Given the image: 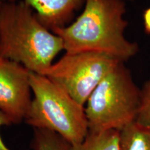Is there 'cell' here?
<instances>
[{"label":"cell","instance_id":"1","mask_svg":"<svg viewBox=\"0 0 150 150\" xmlns=\"http://www.w3.org/2000/svg\"><path fill=\"white\" fill-rule=\"evenodd\" d=\"M126 11L125 0H85L76 20L52 31L61 38L65 53L97 52L125 63L139 51L125 35Z\"/></svg>","mask_w":150,"mask_h":150},{"label":"cell","instance_id":"2","mask_svg":"<svg viewBox=\"0 0 150 150\" xmlns=\"http://www.w3.org/2000/svg\"><path fill=\"white\" fill-rule=\"evenodd\" d=\"M63 50L61 38L43 24L28 4L21 0L1 1L0 59L43 74Z\"/></svg>","mask_w":150,"mask_h":150},{"label":"cell","instance_id":"3","mask_svg":"<svg viewBox=\"0 0 150 150\" xmlns=\"http://www.w3.org/2000/svg\"><path fill=\"white\" fill-rule=\"evenodd\" d=\"M30 83L33 98L25 122L54 131L72 145L83 141L89 131L85 106L45 75L31 72Z\"/></svg>","mask_w":150,"mask_h":150},{"label":"cell","instance_id":"4","mask_svg":"<svg viewBox=\"0 0 150 150\" xmlns=\"http://www.w3.org/2000/svg\"><path fill=\"white\" fill-rule=\"evenodd\" d=\"M140 88L120 62L95 89L85 105L89 131H120L136 121Z\"/></svg>","mask_w":150,"mask_h":150},{"label":"cell","instance_id":"5","mask_svg":"<svg viewBox=\"0 0 150 150\" xmlns=\"http://www.w3.org/2000/svg\"><path fill=\"white\" fill-rule=\"evenodd\" d=\"M120 62L112 56L97 52L65 53L43 74L85 106L97 86Z\"/></svg>","mask_w":150,"mask_h":150},{"label":"cell","instance_id":"6","mask_svg":"<svg viewBox=\"0 0 150 150\" xmlns=\"http://www.w3.org/2000/svg\"><path fill=\"white\" fill-rule=\"evenodd\" d=\"M31 72L23 65L0 59V111L11 124L25 120L31 100Z\"/></svg>","mask_w":150,"mask_h":150},{"label":"cell","instance_id":"7","mask_svg":"<svg viewBox=\"0 0 150 150\" xmlns=\"http://www.w3.org/2000/svg\"><path fill=\"white\" fill-rule=\"evenodd\" d=\"M18 1V0H1ZM28 4L38 18L51 31L65 27L74 16L75 12L84 5L85 0H21ZM127 1V0H125Z\"/></svg>","mask_w":150,"mask_h":150},{"label":"cell","instance_id":"8","mask_svg":"<svg viewBox=\"0 0 150 150\" xmlns=\"http://www.w3.org/2000/svg\"><path fill=\"white\" fill-rule=\"evenodd\" d=\"M120 131H88L85 139L72 150H119Z\"/></svg>","mask_w":150,"mask_h":150},{"label":"cell","instance_id":"9","mask_svg":"<svg viewBox=\"0 0 150 150\" xmlns=\"http://www.w3.org/2000/svg\"><path fill=\"white\" fill-rule=\"evenodd\" d=\"M119 150H150V131L136 122L120 131Z\"/></svg>","mask_w":150,"mask_h":150},{"label":"cell","instance_id":"10","mask_svg":"<svg viewBox=\"0 0 150 150\" xmlns=\"http://www.w3.org/2000/svg\"><path fill=\"white\" fill-rule=\"evenodd\" d=\"M33 150H72V145L54 131L34 129Z\"/></svg>","mask_w":150,"mask_h":150},{"label":"cell","instance_id":"11","mask_svg":"<svg viewBox=\"0 0 150 150\" xmlns=\"http://www.w3.org/2000/svg\"><path fill=\"white\" fill-rule=\"evenodd\" d=\"M135 122L150 131V78L140 88L139 109Z\"/></svg>","mask_w":150,"mask_h":150},{"label":"cell","instance_id":"12","mask_svg":"<svg viewBox=\"0 0 150 150\" xmlns=\"http://www.w3.org/2000/svg\"><path fill=\"white\" fill-rule=\"evenodd\" d=\"M12 125V124H11L10 120L8 119V117L4 113H3L2 112L0 111V128H1V126H4V125L8 126V125ZM0 150H11L4 143L2 140H1V136H0Z\"/></svg>","mask_w":150,"mask_h":150},{"label":"cell","instance_id":"13","mask_svg":"<svg viewBox=\"0 0 150 150\" xmlns=\"http://www.w3.org/2000/svg\"><path fill=\"white\" fill-rule=\"evenodd\" d=\"M143 18V24L145 32L147 34H150V7L145 9L142 15Z\"/></svg>","mask_w":150,"mask_h":150}]
</instances>
